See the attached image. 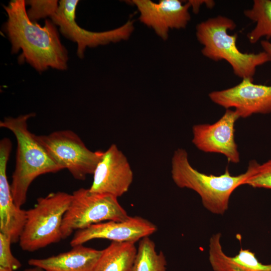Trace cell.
<instances>
[{"mask_svg": "<svg viewBox=\"0 0 271 271\" xmlns=\"http://www.w3.org/2000/svg\"><path fill=\"white\" fill-rule=\"evenodd\" d=\"M26 1L13 0L4 6L8 19L3 26L12 45L11 52L22 53L18 62H26L38 72L50 67L67 69L68 52L62 44L56 25L47 19L43 26L29 18Z\"/></svg>", "mask_w": 271, "mask_h": 271, "instance_id": "cell-1", "label": "cell"}, {"mask_svg": "<svg viewBox=\"0 0 271 271\" xmlns=\"http://www.w3.org/2000/svg\"><path fill=\"white\" fill-rule=\"evenodd\" d=\"M35 113L6 117L0 121V127L11 131L17 141L16 165L10 184L16 205L21 207L26 202L29 188L39 176L56 173L62 170L50 157L28 129V121Z\"/></svg>", "mask_w": 271, "mask_h": 271, "instance_id": "cell-2", "label": "cell"}, {"mask_svg": "<svg viewBox=\"0 0 271 271\" xmlns=\"http://www.w3.org/2000/svg\"><path fill=\"white\" fill-rule=\"evenodd\" d=\"M254 161H250L246 172L238 175H231L227 167L222 175H208L194 168L189 162L187 152L178 148L174 151L171 159V176L179 188L196 192L208 211L214 214L223 215L228 209L233 191L242 185L251 173Z\"/></svg>", "mask_w": 271, "mask_h": 271, "instance_id": "cell-3", "label": "cell"}, {"mask_svg": "<svg viewBox=\"0 0 271 271\" xmlns=\"http://www.w3.org/2000/svg\"><path fill=\"white\" fill-rule=\"evenodd\" d=\"M236 27L231 19L218 16L199 23L196 26V37L203 46L201 52L204 56L215 61L225 60L235 75L253 81L256 68L269 59L263 51L258 53L241 52L236 45L237 34L227 33Z\"/></svg>", "mask_w": 271, "mask_h": 271, "instance_id": "cell-4", "label": "cell"}, {"mask_svg": "<svg viewBox=\"0 0 271 271\" xmlns=\"http://www.w3.org/2000/svg\"><path fill=\"white\" fill-rule=\"evenodd\" d=\"M72 194L58 191L37 199L34 207L26 210V221L19 244L24 251L33 252L62 239L63 219Z\"/></svg>", "mask_w": 271, "mask_h": 271, "instance_id": "cell-5", "label": "cell"}, {"mask_svg": "<svg viewBox=\"0 0 271 271\" xmlns=\"http://www.w3.org/2000/svg\"><path fill=\"white\" fill-rule=\"evenodd\" d=\"M129 216L117 197L81 188L72 194L71 203L64 214L61 226L62 239L68 238L75 230L92 224L105 221H122Z\"/></svg>", "mask_w": 271, "mask_h": 271, "instance_id": "cell-6", "label": "cell"}, {"mask_svg": "<svg viewBox=\"0 0 271 271\" xmlns=\"http://www.w3.org/2000/svg\"><path fill=\"white\" fill-rule=\"evenodd\" d=\"M36 137L50 157L62 169H66L76 180L93 175L103 151L90 150L71 130H57Z\"/></svg>", "mask_w": 271, "mask_h": 271, "instance_id": "cell-7", "label": "cell"}, {"mask_svg": "<svg viewBox=\"0 0 271 271\" xmlns=\"http://www.w3.org/2000/svg\"><path fill=\"white\" fill-rule=\"evenodd\" d=\"M78 3V0L59 1L58 8L51 19L59 27L64 37L76 43L77 55L80 58H83L87 47H95L126 40L133 31V23L131 20L117 28L103 32H92L81 28L75 21Z\"/></svg>", "mask_w": 271, "mask_h": 271, "instance_id": "cell-8", "label": "cell"}, {"mask_svg": "<svg viewBox=\"0 0 271 271\" xmlns=\"http://www.w3.org/2000/svg\"><path fill=\"white\" fill-rule=\"evenodd\" d=\"M239 118L237 111L227 109L223 115L212 124L193 125V144L203 152L221 154L229 162L238 163L240 156L235 141L234 126Z\"/></svg>", "mask_w": 271, "mask_h": 271, "instance_id": "cell-9", "label": "cell"}, {"mask_svg": "<svg viewBox=\"0 0 271 271\" xmlns=\"http://www.w3.org/2000/svg\"><path fill=\"white\" fill-rule=\"evenodd\" d=\"M208 96L212 101L226 109L233 108L240 118L271 113V85L256 84L244 78L235 86L213 91Z\"/></svg>", "mask_w": 271, "mask_h": 271, "instance_id": "cell-10", "label": "cell"}, {"mask_svg": "<svg viewBox=\"0 0 271 271\" xmlns=\"http://www.w3.org/2000/svg\"><path fill=\"white\" fill-rule=\"evenodd\" d=\"M89 190L111 195L117 198L126 193L133 181L129 163L117 146L112 144L103 152L93 174Z\"/></svg>", "mask_w": 271, "mask_h": 271, "instance_id": "cell-11", "label": "cell"}, {"mask_svg": "<svg viewBox=\"0 0 271 271\" xmlns=\"http://www.w3.org/2000/svg\"><path fill=\"white\" fill-rule=\"evenodd\" d=\"M157 229V226L147 219L138 216H129L122 221H108L77 230L70 244L74 247L94 239L135 243L155 233Z\"/></svg>", "mask_w": 271, "mask_h": 271, "instance_id": "cell-12", "label": "cell"}, {"mask_svg": "<svg viewBox=\"0 0 271 271\" xmlns=\"http://www.w3.org/2000/svg\"><path fill=\"white\" fill-rule=\"evenodd\" d=\"M140 13L141 22L154 29L163 40L168 37L170 29H182L191 19L188 1L183 4L179 0H161L155 3L150 0H133Z\"/></svg>", "mask_w": 271, "mask_h": 271, "instance_id": "cell-13", "label": "cell"}, {"mask_svg": "<svg viewBox=\"0 0 271 271\" xmlns=\"http://www.w3.org/2000/svg\"><path fill=\"white\" fill-rule=\"evenodd\" d=\"M12 148V142L4 138L0 141V232L8 236L12 243L19 241L26 221V210L15 203L7 174V164Z\"/></svg>", "mask_w": 271, "mask_h": 271, "instance_id": "cell-14", "label": "cell"}, {"mask_svg": "<svg viewBox=\"0 0 271 271\" xmlns=\"http://www.w3.org/2000/svg\"><path fill=\"white\" fill-rule=\"evenodd\" d=\"M72 247L68 251L45 258H31L28 264L45 271H92L102 250L83 244Z\"/></svg>", "mask_w": 271, "mask_h": 271, "instance_id": "cell-15", "label": "cell"}, {"mask_svg": "<svg viewBox=\"0 0 271 271\" xmlns=\"http://www.w3.org/2000/svg\"><path fill=\"white\" fill-rule=\"evenodd\" d=\"M221 238V233L218 232L209 241L208 259L214 271H271V263H262L249 249L241 247L236 255H227L223 250Z\"/></svg>", "mask_w": 271, "mask_h": 271, "instance_id": "cell-16", "label": "cell"}, {"mask_svg": "<svg viewBox=\"0 0 271 271\" xmlns=\"http://www.w3.org/2000/svg\"><path fill=\"white\" fill-rule=\"evenodd\" d=\"M134 244L111 241L102 250L92 271H130L137 251Z\"/></svg>", "mask_w": 271, "mask_h": 271, "instance_id": "cell-17", "label": "cell"}, {"mask_svg": "<svg viewBox=\"0 0 271 271\" xmlns=\"http://www.w3.org/2000/svg\"><path fill=\"white\" fill-rule=\"evenodd\" d=\"M167 261L162 251L158 252L149 236L142 238L130 271H167Z\"/></svg>", "mask_w": 271, "mask_h": 271, "instance_id": "cell-18", "label": "cell"}, {"mask_svg": "<svg viewBox=\"0 0 271 271\" xmlns=\"http://www.w3.org/2000/svg\"><path fill=\"white\" fill-rule=\"evenodd\" d=\"M244 15L255 23L247 34L249 41L254 44L261 38H271V0H254L252 7L244 11Z\"/></svg>", "mask_w": 271, "mask_h": 271, "instance_id": "cell-19", "label": "cell"}, {"mask_svg": "<svg viewBox=\"0 0 271 271\" xmlns=\"http://www.w3.org/2000/svg\"><path fill=\"white\" fill-rule=\"evenodd\" d=\"M243 185L271 190V159L262 164L254 160L253 170Z\"/></svg>", "mask_w": 271, "mask_h": 271, "instance_id": "cell-20", "label": "cell"}, {"mask_svg": "<svg viewBox=\"0 0 271 271\" xmlns=\"http://www.w3.org/2000/svg\"><path fill=\"white\" fill-rule=\"evenodd\" d=\"M59 2L57 0H29L26 5L30 8L27 11V15L32 22L47 17L51 18L57 11Z\"/></svg>", "mask_w": 271, "mask_h": 271, "instance_id": "cell-21", "label": "cell"}, {"mask_svg": "<svg viewBox=\"0 0 271 271\" xmlns=\"http://www.w3.org/2000/svg\"><path fill=\"white\" fill-rule=\"evenodd\" d=\"M12 243L8 236L0 232V267L16 270L22 266V264L12 253Z\"/></svg>", "mask_w": 271, "mask_h": 271, "instance_id": "cell-22", "label": "cell"}, {"mask_svg": "<svg viewBox=\"0 0 271 271\" xmlns=\"http://www.w3.org/2000/svg\"><path fill=\"white\" fill-rule=\"evenodd\" d=\"M260 45L263 51L266 53L269 61H271V42L267 40H262L260 41Z\"/></svg>", "mask_w": 271, "mask_h": 271, "instance_id": "cell-23", "label": "cell"}, {"mask_svg": "<svg viewBox=\"0 0 271 271\" xmlns=\"http://www.w3.org/2000/svg\"><path fill=\"white\" fill-rule=\"evenodd\" d=\"M23 271H45V270L41 268L33 266V267H31V268H26Z\"/></svg>", "mask_w": 271, "mask_h": 271, "instance_id": "cell-24", "label": "cell"}, {"mask_svg": "<svg viewBox=\"0 0 271 271\" xmlns=\"http://www.w3.org/2000/svg\"><path fill=\"white\" fill-rule=\"evenodd\" d=\"M0 271H15V270H14L9 268H6L0 267Z\"/></svg>", "mask_w": 271, "mask_h": 271, "instance_id": "cell-25", "label": "cell"}]
</instances>
